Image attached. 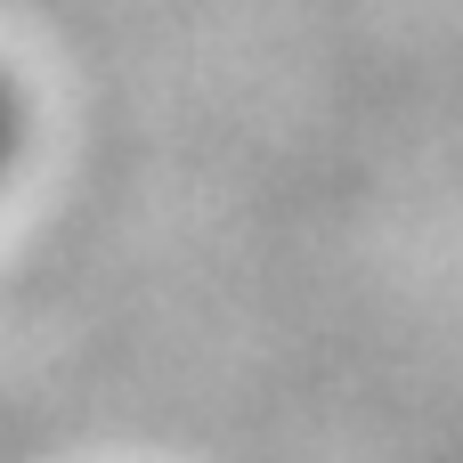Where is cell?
<instances>
[{
    "instance_id": "6da1fadb",
    "label": "cell",
    "mask_w": 463,
    "mask_h": 463,
    "mask_svg": "<svg viewBox=\"0 0 463 463\" xmlns=\"http://www.w3.org/2000/svg\"><path fill=\"white\" fill-rule=\"evenodd\" d=\"M16 163H24V98H16L8 73H0V187L16 179Z\"/></svg>"
}]
</instances>
